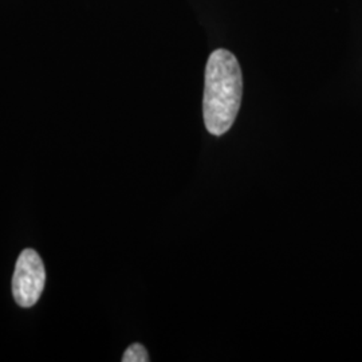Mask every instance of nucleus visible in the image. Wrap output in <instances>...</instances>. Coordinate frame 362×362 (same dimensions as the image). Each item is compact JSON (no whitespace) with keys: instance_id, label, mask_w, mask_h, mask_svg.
<instances>
[{"instance_id":"nucleus-1","label":"nucleus","mask_w":362,"mask_h":362,"mask_svg":"<svg viewBox=\"0 0 362 362\" xmlns=\"http://www.w3.org/2000/svg\"><path fill=\"white\" fill-rule=\"evenodd\" d=\"M243 77L233 52L219 49L208 58L203 97V117L208 132L221 136L231 129L239 113Z\"/></svg>"},{"instance_id":"nucleus-2","label":"nucleus","mask_w":362,"mask_h":362,"mask_svg":"<svg viewBox=\"0 0 362 362\" xmlns=\"http://www.w3.org/2000/svg\"><path fill=\"white\" fill-rule=\"evenodd\" d=\"M46 272L37 251L27 248L16 260L13 293L21 308H31L38 302L45 288Z\"/></svg>"},{"instance_id":"nucleus-3","label":"nucleus","mask_w":362,"mask_h":362,"mask_svg":"<svg viewBox=\"0 0 362 362\" xmlns=\"http://www.w3.org/2000/svg\"><path fill=\"white\" fill-rule=\"evenodd\" d=\"M149 356L148 351L140 344H133L125 350L122 356V362H148Z\"/></svg>"}]
</instances>
